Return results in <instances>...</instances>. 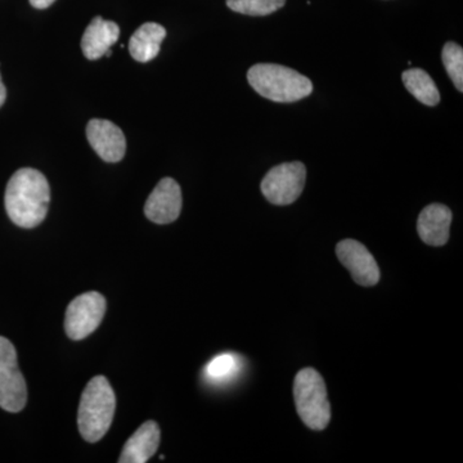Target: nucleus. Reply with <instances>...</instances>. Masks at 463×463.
Here are the masks:
<instances>
[{
	"label": "nucleus",
	"mask_w": 463,
	"mask_h": 463,
	"mask_svg": "<svg viewBox=\"0 0 463 463\" xmlns=\"http://www.w3.org/2000/svg\"><path fill=\"white\" fill-rule=\"evenodd\" d=\"M51 187L39 170L24 167L12 175L5 190V210L14 224L26 230L38 227L48 214Z\"/></svg>",
	"instance_id": "nucleus-1"
},
{
	"label": "nucleus",
	"mask_w": 463,
	"mask_h": 463,
	"mask_svg": "<svg viewBox=\"0 0 463 463\" xmlns=\"http://www.w3.org/2000/svg\"><path fill=\"white\" fill-rule=\"evenodd\" d=\"M250 85L264 99L279 103H292L307 99L313 83L307 76L276 63H258L248 72Z\"/></svg>",
	"instance_id": "nucleus-2"
},
{
	"label": "nucleus",
	"mask_w": 463,
	"mask_h": 463,
	"mask_svg": "<svg viewBox=\"0 0 463 463\" xmlns=\"http://www.w3.org/2000/svg\"><path fill=\"white\" fill-rule=\"evenodd\" d=\"M115 410V392L109 380L103 376L93 377L85 386L79 405L78 425L81 437L90 443L99 441L111 428Z\"/></svg>",
	"instance_id": "nucleus-3"
},
{
	"label": "nucleus",
	"mask_w": 463,
	"mask_h": 463,
	"mask_svg": "<svg viewBox=\"0 0 463 463\" xmlns=\"http://www.w3.org/2000/svg\"><path fill=\"white\" fill-rule=\"evenodd\" d=\"M294 398L301 421L312 430L327 428L331 420V404L325 380L315 368H304L294 381Z\"/></svg>",
	"instance_id": "nucleus-4"
},
{
	"label": "nucleus",
	"mask_w": 463,
	"mask_h": 463,
	"mask_svg": "<svg viewBox=\"0 0 463 463\" xmlns=\"http://www.w3.org/2000/svg\"><path fill=\"white\" fill-rule=\"evenodd\" d=\"M307 167L300 161L272 167L261 182L265 199L277 206L291 205L306 187Z\"/></svg>",
	"instance_id": "nucleus-5"
},
{
	"label": "nucleus",
	"mask_w": 463,
	"mask_h": 463,
	"mask_svg": "<svg viewBox=\"0 0 463 463\" xmlns=\"http://www.w3.org/2000/svg\"><path fill=\"white\" fill-rule=\"evenodd\" d=\"M27 388L14 344L0 336V408L17 413L25 408Z\"/></svg>",
	"instance_id": "nucleus-6"
},
{
	"label": "nucleus",
	"mask_w": 463,
	"mask_h": 463,
	"mask_svg": "<svg viewBox=\"0 0 463 463\" xmlns=\"http://www.w3.org/2000/svg\"><path fill=\"white\" fill-rule=\"evenodd\" d=\"M106 313V298L99 292L81 294L67 307L65 331L71 340H83L99 327Z\"/></svg>",
	"instance_id": "nucleus-7"
},
{
	"label": "nucleus",
	"mask_w": 463,
	"mask_h": 463,
	"mask_svg": "<svg viewBox=\"0 0 463 463\" xmlns=\"http://www.w3.org/2000/svg\"><path fill=\"white\" fill-rule=\"evenodd\" d=\"M336 254L340 263L352 274L353 281L364 288H373L380 281V268L368 249L355 240L337 243Z\"/></svg>",
	"instance_id": "nucleus-8"
},
{
	"label": "nucleus",
	"mask_w": 463,
	"mask_h": 463,
	"mask_svg": "<svg viewBox=\"0 0 463 463\" xmlns=\"http://www.w3.org/2000/svg\"><path fill=\"white\" fill-rule=\"evenodd\" d=\"M182 203L178 183L173 178H164L146 201L145 215L156 224L173 223L181 215Z\"/></svg>",
	"instance_id": "nucleus-9"
},
{
	"label": "nucleus",
	"mask_w": 463,
	"mask_h": 463,
	"mask_svg": "<svg viewBox=\"0 0 463 463\" xmlns=\"http://www.w3.org/2000/svg\"><path fill=\"white\" fill-rule=\"evenodd\" d=\"M87 138L91 148L106 163H118L127 151V139L123 130L109 120L93 118L88 123Z\"/></svg>",
	"instance_id": "nucleus-10"
},
{
	"label": "nucleus",
	"mask_w": 463,
	"mask_h": 463,
	"mask_svg": "<svg viewBox=\"0 0 463 463\" xmlns=\"http://www.w3.org/2000/svg\"><path fill=\"white\" fill-rule=\"evenodd\" d=\"M452 212L441 203H431L422 210L417 222V232L426 245L444 246L449 240Z\"/></svg>",
	"instance_id": "nucleus-11"
},
{
	"label": "nucleus",
	"mask_w": 463,
	"mask_h": 463,
	"mask_svg": "<svg viewBox=\"0 0 463 463\" xmlns=\"http://www.w3.org/2000/svg\"><path fill=\"white\" fill-rule=\"evenodd\" d=\"M120 36V29L112 21L96 17L91 20L81 39V50L88 60L94 61L105 56Z\"/></svg>",
	"instance_id": "nucleus-12"
},
{
	"label": "nucleus",
	"mask_w": 463,
	"mask_h": 463,
	"mask_svg": "<svg viewBox=\"0 0 463 463\" xmlns=\"http://www.w3.org/2000/svg\"><path fill=\"white\" fill-rule=\"evenodd\" d=\"M160 428L155 421L143 423L124 446L118 462L146 463L157 452L160 444Z\"/></svg>",
	"instance_id": "nucleus-13"
},
{
	"label": "nucleus",
	"mask_w": 463,
	"mask_h": 463,
	"mask_svg": "<svg viewBox=\"0 0 463 463\" xmlns=\"http://www.w3.org/2000/svg\"><path fill=\"white\" fill-rule=\"evenodd\" d=\"M166 36L165 27L155 23L143 24L129 41V52L137 62L147 63L157 57Z\"/></svg>",
	"instance_id": "nucleus-14"
},
{
	"label": "nucleus",
	"mask_w": 463,
	"mask_h": 463,
	"mask_svg": "<svg viewBox=\"0 0 463 463\" xmlns=\"http://www.w3.org/2000/svg\"><path fill=\"white\" fill-rule=\"evenodd\" d=\"M402 79H403L407 90L423 105L434 108L440 102V93H439L437 84L425 70H407L402 75Z\"/></svg>",
	"instance_id": "nucleus-15"
},
{
	"label": "nucleus",
	"mask_w": 463,
	"mask_h": 463,
	"mask_svg": "<svg viewBox=\"0 0 463 463\" xmlns=\"http://www.w3.org/2000/svg\"><path fill=\"white\" fill-rule=\"evenodd\" d=\"M285 5L286 0H227L228 8L248 16H268Z\"/></svg>",
	"instance_id": "nucleus-16"
},
{
	"label": "nucleus",
	"mask_w": 463,
	"mask_h": 463,
	"mask_svg": "<svg viewBox=\"0 0 463 463\" xmlns=\"http://www.w3.org/2000/svg\"><path fill=\"white\" fill-rule=\"evenodd\" d=\"M441 60L446 67V71L449 75L458 91H463V50L461 45L453 42H448L444 44L441 52Z\"/></svg>",
	"instance_id": "nucleus-17"
},
{
	"label": "nucleus",
	"mask_w": 463,
	"mask_h": 463,
	"mask_svg": "<svg viewBox=\"0 0 463 463\" xmlns=\"http://www.w3.org/2000/svg\"><path fill=\"white\" fill-rule=\"evenodd\" d=\"M240 368V361L234 354H221L215 356L206 367L207 379L215 383L228 381L237 373Z\"/></svg>",
	"instance_id": "nucleus-18"
},
{
	"label": "nucleus",
	"mask_w": 463,
	"mask_h": 463,
	"mask_svg": "<svg viewBox=\"0 0 463 463\" xmlns=\"http://www.w3.org/2000/svg\"><path fill=\"white\" fill-rule=\"evenodd\" d=\"M56 0H30V5L36 9H45L51 7Z\"/></svg>",
	"instance_id": "nucleus-19"
},
{
	"label": "nucleus",
	"mask_w": 463,
	"mask_h": 463,
	"mask_svg": "<svg viewBox=\"0 0 463 463\" xmlns=\"http://www.w3.org/2000/svg\"><path fill=\"white\" fill-rule=\"evenodd\" d=\"M5 99H7V90H5V84L2 81V76H0V108L5 105Z\"/></svg>",
	"instance_id": "nucleus-20"
}]
</instances>
